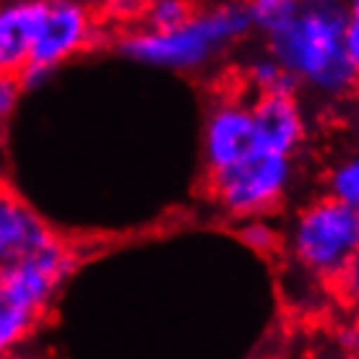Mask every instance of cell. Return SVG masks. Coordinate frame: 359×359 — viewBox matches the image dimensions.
I'll use <instances>...</instances> for the list:
<instances>
[{
  "instance_id": "1",
  "label": "cell",
  "mask_w": 359,
  "mask_h": 359,
  "mask_svg": "<svg viewBox=\"0 0 359 359\" xmlns=\"http://www.w3.org/2000/svg\"><path fill=\"white\" fill-rule=\"evenodd\" d=\"M344 3L346 0H302L287 24L263 36V50L287 68L297 89L341 99L357 86L359 68L346 47Z\"/></svg>"
},
{
  "instance_id": "2",
  "label": "cell",
  "mask_w": 359,
  "mask_h": 359,
  "mask_svg": "<svg viewBox=\"0 0 359 359\" xmlns=\"http://www.w3.org/2000/svg\"><path fill=\"white\" fill-rule=\"evenodd\" d=\"M250 18L243 3H219L172 29L135 27L117 39L128 60L159 71H198L250 34Z\"/></svg>"
},
{
  "instance_id": "3",
  "label": "cell",
  "mask_w": 359,
  "mask_h": 359,
  "mask_svg": "<svg viewBox=\"0 0 359 359\" xmlns=\"http://www.w3.org/2000/svg\"><path fill=\"white\" fill-rule=\"evenodd\" d=\"M73 269L76 250L60 237L0 269V354L34 339Z\"/></svg>"
},
{
  "instance_id": "4",
  "label": "cell",
  "mask_w": 359,
  "mask_h": 359,
  "mask_svg": "<svg viewBox=\"0 0 359 359\" xmlns=\"http://www.w3.org/2000/svg\"><path fill=\"white\" fill-rule=\"evenodd\" d=\"M289 258L313 278L333 281L359 250V219L325 193L297 211L284 234Z\"/></svg>"
},
{
  "instance_id": "5",
  "label": "cell",
  "mask_w": 359,
  "mask_h": 359,
  "mask_svg": "<svg viewBox=\"0 0 359 359\" xmlns=\"http://www.w3.org/2000/svg\"><path fill=\"white\" fill-rule=\"evenodd\" d=\"M294 182L292 156L255 149L237 164L208 175V190L214 203L232 219L269 216L287 198Z\"/></svg>"
},
{
  "instance_id": "6",
  "label": "cell",
  "mask_w": 359,
  "mask_h": 359,
  "mask_svg": "<svg viewBox=\"0 0 359 359\" xmlns=\"http://www.w3.org/2000/svg\"><path fill=\"white\" fill-rule=\"evenodd\" d=\"M97 34L99 21L91 0H45L32 60L18 76L24 89L47 86L57 68L97 42Z\"/></svg>"
},
{
  "instance_id": "7",
  "label": "cell",
  "mask_w": 359,
  "mask_h": 359,
  "mask_svg": "<svg viewBox=\"0 0 359 359\" xmlns=\"http://www.w3.org/2000/svg\"><path fill=\"white\" fill-rule=\"evenodd\" d=\"M255 149H258V138H255L250 102L234 94L216 99L203 120V135H201L206 175L232 167Z\"/></svg>"
},
{
  "instance_id": "8",
  "label": "cell",
  "mask_w": 359,
  "mask_h": 359,
  "mask_svg": "<svg viewBox=\"0 0 359 359\" xmlns=\"http://www.w3.org/2000/svg\"><path fill=\"white\" fill-rule=\"evenodd\" d=\"M252 123L258 149L294 156L307 138V115L297 91L284 94H258L250 99Z\"/></svg>"
},
{
  "instance_id": "9",
  "label": "cell",
  "mask_w": 359,
  "mask_h": 359,
  "mask_svg": "<svg viewBox=\"0 0 359 359\" xmlns=\"http://www.w3.org/2000/svg\"><path fill=\"white\" fill-rule=\"evenodd\" d=\"M57 237L53 226L13 190L0 185V269L27 258Z\"/></svg>"
},
{
  "instance_id": "10",
  "label": "cell",
  "mask_w": 359,
  "mask_h": 359,
  "mask_svg": "<svg viewBox=\"0 0 359 359\" xmlns=\"http://www.w3.org/2000/svg\"><path fill=\"white\" fill-rule=\"evenodd\" d=\"M45 0H0V73L21 76L32 60Z\"/></svg>"
},
{
  "instance_id": "11",
  "label": "cell",
  "mask_w": 359,
  "mask_h": 359,
  "mask_svg": "<svg viewBox=\"0 0 359 359\" xmlns=\"http://www.w3.org/2000/svg\"><path fill=\"white\" fill-rule=\"evenodd\" d=\"M245 86L252 89V94H284V91H297V81L289 76V71L278 63L271 53L263 50L261 55L250 57L245 63Z\"/></svg>"
},
{
  "instance_id": "12",
  "label": "cell",
  "mask_w": 359,
  "mask_h": 359,
  "mask_svg": "<svg viewBox=\"0 0 359 359\" xmlns=\"http://www.w3.org/2000/svg\"><path fill=\"white\" fill-rule=\"evenodd\" d=\"M328 196L341 201L351 214L359 219V149L341 154L325 172Z\"/></svg>"
},
{
  "instance_id": "13",
  "label": "cell",
  "mask_w": 359,
  "mask_h": 359,
  "mask_svg": "<svg viewBox=\"0 0 359 359\" xmlns=\"http://www.w3.org/2000/svg\"><path fill=\"white\" fill-rule=\"evenodd\" d=\"M302 0H245V13L250 18V29L261 36H269L276 32L281 24H287L289 18L299 11Z\"/></svg>"
},
{
  "instance_id": "14",
  "label": "cell",
  "mask_w": 359,
  "mask_h": 359,
  "mask_svg": "<svg viewBox=\"0 0 359 359\" xmlns=\"http://www.w3.org/2000/svg\"><path fill=\"white\" fill-rule=\"evenodd\" d=\"M193 13L196 6L190 0H149L141 13V24L149 29H172L188 21Z\"/></svg>"
},
{
  "instance_id": "15",
  "label": "cell",
  "mask_w": 359,
  "mask_h": 359,
  "mask_svg": "<svg viewBox=\"0 0 359 359\" xmlns=\"http://www.w3.org/2000/svg\"><path fill=\"white\" fill-rule=\"evenodd\" d=\"M237 232H240V240H243L248 248H252L255 252H273L284 243V234L278 232L266 216L243 219V224H240Z\"/></svg>"
},
{
  "instance_id": "16",
  "label": "cell",
  "mask_w": 359,
  "mask_h": 359,
  "mask_svg": "<svg viewBox=\"0 0 359 359\" xmlns=\"http://www.w3.org/2000/svg\"><path fill=\"white\" fill-rule=\"evenodd\" d=\"M333 284L339 289V294L349 302H359V250L344 263L341 271L333 276Z\"/></svg>"
},
{
  "instance_id": "17",
  "label": "cell",
  "mask_w": 359,
  "mask_h": 359,
  "mask_svg": "<svg viewBox=\"0 0 359 359\" xmlns=\"http://www.w3.org/2000/svg\"><path fill=\"white\" fill-rule=\"evenodd\" d=\"M24 83L18 76H6L0 73V123H6L13 112H16L21 94H24Z\"/></svg>"
},
{
  "instance_id": "18",
  "label": "cell",
  "mask_w": 359,
  "mask_h": 359,
  "mask_svg": "<svg viewBox=\"0 0 359 359\" xmlns=\"http://www.w3.org/2000/svg\"><path fill=\"white\" fill-rule=\"evenodd\" d=\"M149 0H97V6L115 21H133L141 18Z\"/></svg>"
},
{
  "instance_id": "19",
  "label": "cell",
  "mask_w": 359,
  "mask_h": 359,
  "mask_svg": "<svg viewBox=\"0 0 359 359\" xmlns=\"http://www.w3.org/2000/svg\"><path fill=\"white\" fill-rule=\"evenodd\" d=\"M344 29H346V47H349L351 60L359 68V0L344 3Z\"/></svg>"
},
{
  "instance_id": "20",
  "label": "cell",
  "mask_w": 359,
  "mask_h": 359,
  "mask_svg": "<svg viewBox=\"0 0 359 359\" xmlns=\"http://www.w3.org/2000/svg\"><path fill=\"white\" fill-rule=\"evenodd\" d=\"M341 349H344V354H354V351H359V331L341 333Z\"/></svg>"
},
{
  "instance_id": "21",
  "label": "cell",
  "mask_w": 359,
  "mask_h": 359,
  "mask_svg": "<svg viewBox=\"0 0 359 359\" xmlns=\"http://www.w3.org/2000/svg\"><path fill=\"white\" fill-rule=\"evenodd\" d=\"M0 359H47V357H42V354H36V351L27 349V346H21V349H13V351L0 354Z\"/></svg>"
},
{
  "instance_id": "22",
  "label": "cell",
  "mask_w": 359,
  "mask_h": 359,
  "mask_svg": "<svg viewBox=\"0 0 359 359\" xmlns=\"http://www.w3.org/2000/svg\"><path fill=\"white\" fill-rule=\"evenodd\" d=\"M325 359H354L351 354H336V357H325Z\"/></svg>"
},
{
  "instance_id": "23",
  "label": "cell",
  "mask_w": 359,
  "mask_h": 359,
  "mask_svg": "<svg viewBox=\"0 0 359 359\" xmlns=\"http://www.w3.org/2000/svg\"><path fill=\"white\" fill-rule=\"evenodd\" d=\"M354 91H357V97H359V79H357V86H354Z\"/></svg>"
}]
</instances>
